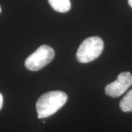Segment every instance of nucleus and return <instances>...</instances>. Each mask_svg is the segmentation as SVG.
<instances>
[{"label":"nucleus","instance_id":"f257e3e1","mask_svg":"<svg viewBox=\"0 0 132 132\" xmlns=\"http://www.w3.org/2000/svg\"><path fill=\"white\" fill-rule=\"evenodd\" d=\"M67 101V94L60 90L50 91L42 95L36 103L38 118H46L56 113L65 104Z\"/></svg>","mask_w":132,"mask_h":132},{"label":"nucleus","instance_id":"7ed1b4c3","mask_svg":"<svg viewBox=\"0 0 132 132\" xmlns=\"http://www.w3.org/2000/svg\"><path fill=\"white\" fill-rule=\"evenodd\" d=\"M54 51L51 46L42 45L25 60V67L32 71L41 70L54 57Z\"/></svg>","mask_w":132,"mask_h":132},{"label":"nucleus","instance_id":"f03ea898","mask_svg":"<svg viewBox=\"0 0 132 132\" xmlns=\"http://www.w3.org/2000/svg\"><path fill=\"white\" fill-rule=\"evenodd\" d=\"M104 47L103 40L98 36L86 38L78 48L76 59L81 63L93 61L101 54Z\"/></svg>","mask_w":132,"mask_h":132},{"label":"nucleus","instance_id":"39448f33","mask_svg":"<svg viewBox=\"0 0 132 132\" xmlns=\"http://www.w3.org/2000/svg\"><path fill=\"white\" fill-rule=\"evenodd\" d=\"M48 3L53 9L59 13H67L71 7L70 0H48Z\"/></svg>","mask_w":132,"mask_h":132},{"label":"nucleus","instance_id":"0eeeda50","mask_svg":"<svg viewBox=\"0 0 132 132\" xmlns=\"http://www.w3.org/2000/svg\"><path fill=\"white\" fill-rule=\"evenodd\" d=\"M2 105H3V96L0 93V109L2 107Z\"/></svg>","mask_w":132,"mask_h":132},{"label":"nucleus","instance_id":"1a4fd4ad","mask_svg":"<svg viewBox=\"0 0 132 132\" xmlns=\"http://www.w3.org/2000/svg\"><path fill=\"white\" fill-rule=\"evenodd\" d=\"M1 11H2V9H1V6H0V13H1Z\"/></svg>","mask_w":132,"mask_h":132},{"label":"nucleus","instance_id":"20e7f679","mask_svg":"<svg viewBox=\"0 0 132 132\" xmlns=\"http://www.w3.org/2000/svg\"><path fill=\"white\" fill-rule=\"evenodd\" d=\"M132 85V75L129 72H122L118 75L117 79L106 85L105 93L112 98L119 97Z\"/></svg>","mask_w":132,"mask_h":132},{"label":"nucleus","instance_id":"6e6552de","mask_svg":"<svg viewBox=\"0 0 132 132\" xmlns=\"http://www.w3.org/2000/svg\"><path fill=\"white\" fill-rule=\"evenodd\" d=\"M128 5H130V7L132 8V0H128Z\"/></svg>","mask_w":132,"mask_h":132},{"label":"nucleus","instance_id":"423d86ee","mask_svg":"<svg viewBox=\"0 0 132 132\" xmlns=\"http://www.w3.org/2000/svg\"><path fill=\"white\" fill-rule=\"evenodd\" d=\"M120 108L124 112H132V89L120 101Z\"/></svg>","mask_w":132,"mask_h":132}]
</instances>
